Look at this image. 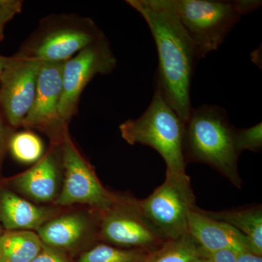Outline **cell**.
<instances>
[{
	"label": "cell",
	"instance_id": "cell-20",
	"mask_svg": "<svg viewBox=\"0 0 262 262\" xmlns=\"http://www.w3.org/2000/svg\"><path fill=\"white\" fill-rule=\"evenodd\" d=\"M8 148L13 158L22 163H37L44 155L42 140L31 131H22L10 136Z\"/></svg>",
	"mask_w": 262,
	"mask_h": 262
},
{
	"label": "cell",
	"instance_id": "cell-13",
	"mask_svg": "<svg viewBox=\"0 0 262 262\" xmlns=\"http://www.w3.org/2000/svg\"><path fill=\"white\" fill-rule=\"evenodd\" d=\"M188 233L208 254L225 250L252 253L244 234L228 224L203 215L196 207L188 217Z\"/></svg>",
	"mask_w": 262,
	"mask_h": 262
},
{
	"label": "cell",
	"instance_id": "cell-19",
	"mask_svg": "<svg viewBox=\"0 0 262 262\" xmlns=\"http://www.w3.org/2000/svg\"><path fill=\"white\" fill-rule=\"evenodd\" d=\"M148 252L145 250L98 244L82 253L76 262H141Z\"/></svg>",
	"mask_w": 262,
	"mask_h": 262
},
{
	"label": "cell",
	"instance_id": "cell-8",
	"mask_svg": "<svg viewBox=\"0 0 262 262\" xmlns=\"http://www.w3.org/2000/svg\"><path fill=\"white\" fill-rule=\"evenodd\" d=\"M137 201L131 196H117L113 206L100 213V238L116 247L148 251L166 241L142 214Z\"/></svg>",
	"mask_w": 262,
	"mask_h": 262
},
{
	"label": "cell",
	"instance_id": "cell-28",
	"mask_svg": "<svg viewBox=\"0 0 262 262\" xmlns=\"http://www.w3.org/2000/svg\"><path fill=\"white\" fill-rule=\"evenodd\" d=\"M10 60H11V56L5 57L0 55V77L3 75L6 67H8Z\"/></svg>",
	"mask_w": 262,
	"mask_h": 262
},
{
	"label": "cell",
	"instance_id": "cell-16",
	"mask_svg": "<svg viewBox=\"0 0 262 262\" xmlns=\"http://www.w3.org/2000/svg\"><path fill=\"white\" fill-rule=\"evenodd\" d=\"M203 215L232 226L247 237L251 251L257 256H262V211L261 206L245 209L231 210L220 212L203 211Z\"/></svg>",
	"mask_w": 262,
	"mask_h": 262
},
{
	"label": "cell",
	"instance_id": "cell-25",
	"mask_svg": "<svg viewBox=\"0 0 262 262\" xmlns=\"http://www.w3.org/2000/svg\"><path fill=\"white\" fill-rule=\"evenodd\" d=\"M5 118L0 108V159L3 156L6 146H8L10 138L8 139V130L5 123Z\"/></svg>",
	"mask_w": 262,
	"mask_h": 262
},
{
	"label": "cell",
	"instance_id": "cell-27",
	"mask_svg": "<svg viewBox=\"0 0 262 262\" xmlns=\"http://www.w3.org/2000/svg\"><path fill=\"white\" fill-rule=\"evenodd\" d=\"M235 262H262V257L250 251H242L236 253Z\"/></svg>",
	"mask_w": 262,
	"mask_h": 262
},
{
	"label": "cell",
	"instance_id": "cell-4",
	"mask_svg": "<svg viewBox=\"0 0 262 262\" xmlns=\"http://www.w3.org/2000/svg\"><path fill=\"white\" fill-rule=\"evenodd\" d=\"M105 37L92 19L52 15L41 20L14 56L41 62H65Z\"/></svg>",
	"mask_w": 262,
	"mask_h": 262
},
{
	"label": "cell",
	"instance_id": "cell-22",
	"mask_svg": "<svg viewBox=\"0 0 262 262\" xmlns=\"http://www.w3.org/2000/svg\"><path fill=\"white\" fill-rule=\"evenodd\" d=\"M21 0H0V42L4 39L5 26L21 12Z\"/></svg>",
	"mask_w": 262,
	"mask_h": 262
},
{
	"label": "cell",
	"instance_id": "cell-18",
	"mask_svg": "<svg viewBox=\"0 0 262 262\" xmlns=\"http://www.w3.org/2000/svg\"><path fill=\"white\" fill-rule=\"evenodd\" d=\"M189 233L166 239L160 247L149 251L141 262H192L208 256Z\"/></svg>",
	"mask_w": 262,
	"mask_h": 262
},
{
	"label": "cell",
	"instance_id": "cell-1",
	"mask_svg": "<svg viewBox=\"0 0 262 262\" xmlns=\"http://www.w3.org/2000/svg\"><path fill=\"white\" fill-rule=\"evenodd\" d=\"M146 20L156 44L159 65L155 90L184 123L192 110L191 81L196 59L190 37L176 13L172 0H127Z\"/></svg>",
	"mask_w": 262,
	"mask_h": 262
},
{
	"label": "cell",
	"instance_id": "cell-11",
	"mask_svg": "<svg viewBox=\"0 0 262 262\" xmlns=\"http://www.w3.org/2000/svg\"><path fill=\"white\" fill-rule=\"evenodd\" d=\"M41 63L11 56L0 77V108L10 126H21L32 106Z\"/></svg>",
	"mask_w": 262,
	"mask_h": 262
},
{
	"label": "cell",
	"instance_id": "cell-15",
	"mask_svg": "<svg viewBox=\"0 0 262 262\" xmlns=\"http://www.w3.org/2000/svg\"><path fill=\"white\" fill-rule=\"evenodd\" d=\"M58 213L56 208L37 206L8 189L0 190V225L7 231H37Z\"/></svg>",
	"mask_w": 262,
	"mask_h": 262
},
{
	"label": "cell",
	"instance_id": "cell-14",
	"mask_svg": "<svg viewBox=\"0 0 262 262\" xmlns=\"http://www.w3.org/2000/svg\"><path fill=\"white\" fill-rule=\"evenodd\" d=\"M94 221L87 213L71 212L48 221L37 233L42 244L60 251H72L94 235Z\"/></svg>",
	"mask_w": 262,
	"mask_h": 262
},
{
	"label": "cell",
	"instance_id": "cell-17",
	"mask_svg": "<svg viewBox=\"0 0 262 262\" xmlns=\"http://www.w3.org/2000/svg\"><path fill=\"white\" fill-rule=\"evenodd\" d=\"M42 246L34 231H7L0 237V258L5 262H31Z\"/></svg>",
	"mask_w": 262,
	"mask_h": 262
},
{
	"label": "cell",
	"instance_id": "cell-10",
	"mask_svg": "<svg viewBox=\"0 0 262 262\" xmlns=\"http://www.w3.org/2000/svg\"><path fill=\"white\" fill-rule=\"evenodd\" d=\"M64 62H42L34 101L21 126L44 133L53 146H60L68 135V124L60 115L62 71Z\"/></svg>",
	"mask_w": 262,
	"mask_h": 262
},
{
	"label": "cell",
	"instance_id": "cell-21",
	"mask_svg": "<svg viewBox=\"0 0 262 262\" xmlns=\"http://www.w3.org/2000/svg\"><path fill=\"white\" fill-rule=\"evenodd\" d=\"M233 140L234 149L238 156L246 150L259 151L262 147L261 122L248 128L234 127Z\"/></svg>",
	"mask_w": 262,
	"mask_h": 262
},
{
	"label": "cell",
	"instance_id": "cell-12",
	"mask_svg": "<svg viewBox=\"0 0 262 262\" xmlns=\"http://www.w3.org/2000/svg\"><path fill=\"white\" fill-rule=\"evenodd\" d=\"M57 146H53L34 166L12 180L18 192L35 203H54L61 192L63 168Z\"/></svg>",
	"mask_w": 262,
	"mask_h": 262
},
{
	"label": "cell",
	"instance_id": "cell-24",
	"mask_svg": "<svg viewBox=\"0 0 262 262\" xmlns=\"http://www.w3.org/2000/svg\"><path fill=\"white\" fill-rule=\"evenodd\" d=\"M210 262H235L236 253L232 251H220L208 255Z\"/></svg>",
	"mask_w": 262,
	"mask_h": 262
},
{
	"label": "cell",
	"instance_id": "cell-7",
	"mask_svg": "<svg viewBox=\"0 0 262 262\" xmlns=\"http://www.w3.org/2000/svg\"><path fill=\"white\" fill-rule=\"evenodd\" d=\"M59 146L64 178L55 206L84 205L94 208L99 214L106 211L118 195L108 192L101 184L94 169L74 144L70 134Z\"/></svg>",
	"mask_w": 262,
	"mask_h": 262
},
{
	"label": "cell",
	"instance_id": "cell-9",
	"mask_svg": "<svg viewBox=\"0 0 262 262\" xmlns=\"http://www.w3.org/2000/svg\"><path fill=\"white\" fill-rule=\"evenodd\" d=\"M117 63L106 37L90 45L63 63L60 115L70 123L77 113L82 91L97 75L111 73Z\"/></svg>",
	"mask_w": 262,
	"mask_h": 262
},
{
	"label": "cell",
	"instance_id": "cell-23",
	"mask_svg": "<svg viewBox=\"0 0 262 262\" xmlns=\"http://www.w3.org/2000/svg\"><path fill=\"white\" fill-rule=\"evenodd\" d=\"M31 262H71L66 252L43 244L40 252Z\"/></svg>",
	"mask_w": 262,
	"mask_h": 262
},
{
	"label": "cell",
	"instance_id": "cell-2",
	"mask_svg": "<svg viewBox=\"0 0 262 262\" xmlns=\"http://www.w3.org/2000/svg\"><path fill=\"white\" fill-rule=\"evenodd\" d=\"M234 130L225 108L209 105L193 108L185 124L184 155L186 161L208 164L241 188Z\"/></svg>",
	"mask_w": 262,
	"mask_h": 262
},
{
	"label": "cell",
	"instance_id": "cell-3",
	"mask_svg": "<svg viewBox=\"0 0 262 262\" xmlns=\"http://www.w3.org/2000/svg\"><path fill=\"white\" fill-rule=\"evenodd\" d=\"M127 144L149 146L165 160L166 172L185 173L184 141L185 123L155 90L149 106L141 116L119 127Z\"/></svg>",
	"mask_w": 262,
	"mask_h": 262
},
{
	"label": "cell",
	"instance_id": "cell-30",
	"mask_svg": "<svg viewBox=\"0 0 262 262\" xmlns=\"http://www.w3.org/2000/svg\"><path fill=\"white\" fill-rule=\"evenodd\" d=\"M2 234H3V231H2V226L0 225V237H1Z\"/></svg>",
	"mask_w": 262,
	"mask_h": 262
},
{
	"label": "cell",
	"instance_id": "cell-26",
	"mask_svg": "<svg viewBox=\"0 0 262 262\" xmlns=\"http://www.w3.org/2000/svg\"><path fill=\"white\" fill-rule=\"evenodd\" d=\"M235 3L242 15L254 11L255 10L259 8L261 5V1H255V0H239V1H235Z\"/></svg>",
	"mask_w": 262,
	"mask_h": 262
},
{
	"label": "cell",
	"instance_id": "cell-5",
	"mask_svg": "<svg viewBox=\"0 0 262 262\" xmlns=\"http://www.w3.org/2000/svg\"><path fill=\"white\" fill-rule=\"evenodd\" d=\"M172 3L198 60L216 51L242 16L235 1L172 0Z\"/></svg>",
	"mask_w": 262,
	"mask_h": 262
},
{
	"label": "cell",
	"instance_id": "cell-29",
	"mask_svg": "<svg viewBox=\"0 0 262 262\" xmlns=\"http://www.w3.org/2000/svg\"><path fill=\"white\" fill-rule=\"evenodd\" d=\"M192 262H210L208 256H204V257H201L198 258V259L194 260Z\"/></svg>",
	"mask_w": 262,
	"mask_h": 262
},
{
	"label": "cell",
	"instance_id": "cell-31",
	"mask_svg": "<svg viewBox=\"0 0 262 262\" xmlns=\"http://www.w3.org/2000/svg\"><path fill=\"white\" fill-rule=\"evenodd\" d=\"M0 262H5V261H3V260H2L1 258H0Z\"/></svg>",
	"mask_w": 262,
	"mask_h": 262
},
{
	"label": "cell",
	"instance_id": "cell-6",
	"mask_svg": "<svg viewBox=\"0 0 262 262\" xmlns=\"http://www.w3.org/2000/svg\"><path fill=\"white\" fill-rule=\"evenodd\" d=\"M142 214L165 239L188 233V217L195 208L190 178L166 172L165 182L146 199L137 201Z\"/></svg>",
	"mask_w": 262,
	"mask_h": 262
}]
</instances>
